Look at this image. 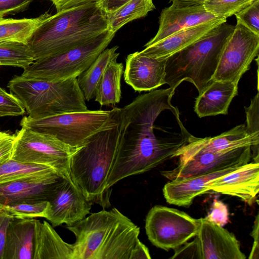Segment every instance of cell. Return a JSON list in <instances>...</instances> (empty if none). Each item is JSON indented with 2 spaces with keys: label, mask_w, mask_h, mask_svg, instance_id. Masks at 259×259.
<instances>
[{
  "label": "cell",
  "mask_w": 259,
  "mask_h": 259,
  "mask_svg": "<svg viewBox=\"0 0 259 259\" xmlns=\"http://www.w3.org/2000/svg\"><path fill=\"white\" fill-rule=\"evenodd\" d=\"M67 228L75 237L72 259H132L140 228L116 208L92 213Z\"/></svg>",
  "instance_id": "1"
},
{
  "label": "cell",
  "mask_w": 259,
  "mask_h": 259,
  "mask_svg": "<svg viewBox=\"0 0 259 259\" xmlns=\"http://www.w3.org/2000/svg\"><path fill=\"white\" fill-rule=\"evenodd\" d=\"M106 14L97 2L62 10L35 32L28 46L34 61L58 55L109 30Z\"/></svg>",
  "instance_id": "2"
},
{
  "label": "cell",
  "mask_w": 259,
  "mask_h": 259,
  "mask_svg": "<svg viewBox=\"0 0 259 259\" xmlns=\"http://www.w3.org/2000/svg\"><path fill=\"white\" fill-rule=\"evenodd\" d=\"M119 136V122L95 135L71 157V178L92 203L105 206L109 203L110 193L106 185L116 158Z\"/></svg>",
  "instance_id": "3"
},
{
  "label": "cell",
  "mask_w": 259,
  "mask_h": 259,
  "mask_svg": "<svg viewBox=\"0 0 259 259\" xmlns=\"http://www.w3.org/2000/svg\"><path fill=\"white\" fill-rule=\"evenodd\" d=\"M235 26L224 22L166 59L165 83L176 90L183 81L200 94L213 79L221 53Z\"/></svg>",
  "instance_id": "4"
},
{
  "label": "cell",
  "mask_w": 259,
  "mask_h": 259,
  "mask_svg": "<svg viewBox=\"0 0 259 259\" xmlns=\"http://www.w3.org/2000/svg\"><path fill=\"white\" fill-rule=\"evenodd\" d=\"M7 87L33 118L88 110L77 78L53 81L16 75Z\"/></svg>",
  "instance_id": "5"
},
{
  "label": "cell",
  "mask_w": 259,
  "mask_h": 259,
  "mask_svg": "<svg viewBox=\"0 0 259 259\" xmlns=\"http://www.w3.org/2000/svg\"><path fill=\"white\" fill-rule=\"evenodd\" d=\"M121 108L64 113L39 118L24 116L22 127L49 135L71 147L79 148L95 135L117 125Z\"/></svg>",
  "instance_id": "6"
},
{
  "label": "cell",
  "mask_w": 259,
  "mask_h": 259,
  "mask_svg": "<svg viewBox=\"0 0 259 259\" xmlns=\"http://www.w3.org/2000/svg\"><path fill=\"white\" fill-rule=\"evenodd\" d=\"M115 33L109 30L64 53L36 60L24 69L20 76L53 81L77 78L107 48Z\"/></svg>",
  "instance_id": "7"
},
{
  "label": "cell",
  "mask_w": 259,
  "mask_h": 259,
  "mask_svg": "<svg viewBox=\"0 0 259 259\" xmlns=\"http://www.w3.org/2000/svg\"><path fill=\"white\" fill-rule=\"evenodd\" d=\"M14 135L12 159L21 162L47 165L62 177L71 178L70 159L79 148L71 147L54 137L26 127H22Z\"/></svg>",
  "instance_id": "8"
},
{
  "label": "cell",
  "mask_w": 259,
  "mask_h": 259,
  "mask_svg": "<svg viewBox=\"0 0 259 259\" xmlns=\"http://www.w3.org/2000/svg\"><path fill=\"white\" fill-rule=\"evenodd\" d=\"M200 219L192 218L176 208L155 205L149 211L145 220L146 233L157 247L175 249L197 235Z\"/></svg>",
  "instance_id": "9"
},
{
  "label": "cell",
  "mask_w": 259,
  "mask_h": 259,
  "mask_svg": "<svg viewBox=\"0 0 259 259\" xmlns=\"http://www.w3.org/2000/svg\"><path fill=\"white\" fill-rule=\"evenodd\" d=\"M258 51L259 35L237 23L223 49L213 79L238 84Z\"/></svg>",
  "instance_id": "10"
},
{
  "label": "cell",
  "mask_w": 259,
  "mask_h": 259,
  "mask_svg": "<svg viewBox=\"0 0 259 259\" xmlns=\"http://www.w3.org/2000/svg\"><path fill=\"white\" fill-rule=\"evenodd\" d=\"M251 158L250 146L218 153H197L179 162L174 168L162 171L161 175L170 181L181 179L242 166L250 162Z\"/></svg>",
  "instance_id": "11"
},
{
  "label": "cell",
  "mask_w": 259,
  "mask_h": 259,
  "mask_svg": "<svg viewBox=\"0 0 259 259\" xmlns=\"http://www.w3.org/2000/svg\"><path fill=\"white\" fill-rule=\"evenodd\" d=\"M48 201L46 219L53 227L63 224L71 226L82 220L90 213L92 204L71 178H62Z\"/></svg>",
  "instance_id": "12"
},
{
  "label": "cell",
  "mask_w": 259,
  "mask_h": 259,
  "mask_svg": "<svg viewBox=\"0 0 259 259\" xmlns=\"http://www.w3.org/2000/svg\"><path fill=\"white\" fill-rule=\"evenodd\" d=\"M259 136L247 134L245 124H240L214 137L199 138L192 135L188 143L179 149L174 157L181 162L200 153H218L245 146H250L252 158L258 162Z\"/></svg>",
  "instance_id": "13"
},
{
  "label": "cell",
  "mask_w": 259,
  "mask_h": 259,
  "mask_svg": "<svg viewBox=\"0 0 259 259\" xmlns=\"http://www.w3.org/2000/svg\"><path fill=\"white\" fill-rule=\"evenodd\" d=\"M63 177L53 172L0 185V207L26 202L48 200Z\"/></svg>",
  "instance_id": "14"
},
{
  "label": "cell",
  "mask_w": 259,
  "mask_h": 259,
  "mask_svg": "<svg viewBox=\"0 0 259 259\" xmlns=\"http://www.w3.org/2000/svg\"><path fill=\"white\" fill-rule=\"evenodd\" d=\"M202 259H245L240 243L232 233L205 218H200L197 234Z\"/></svg>",
  "instance_id": "15"
},
{
  "label": "cell",
  "mask_w": 259,
  "mask_h": 259,
  "mask_svg": "<svg viewBox=\"0 0 259 259\" xmlns=\"http://www.w3.org/2000/svg\"><path fill=\"white\" fill-rule=\"evenodd\" d=\"M208 189L209 191L237 197L251 204L259 191V163L249 162L214 179Z\"/></svg>",
  "instance_id": "16"
},
{
  "label": "cell",
  "mask_w": 259,
  "mask_h": 259,
  "mask_svg": "<svg viewBox=\"0 0 259 259\" xmlns=\"http://www.w3.org/2000/svg\"><path fill=\"white\" fill-rule=\"evenodd\" d=\"M166 59H158L140 55L129 54L125 60L124 79L137 92H147L165 84Z\"/></svg>",
  "instance_id": "17"
},
{
  "label": "cell",
  "mask_w": 259,
  "mask_h": 259,
  "mask_svg": "<svg viewBox=\"0 0 259 259\" xmlns=\"http://www.w3.org/2000/svg\"><path fill=\"white\" fill-rule=\"evenodd\" d=\"M216 18L205 10L203 4L182 7L171 5L162 10L159 17L158 31L144 47L156 44L184 29Z\"/></svg>",
  "instance_id": "18"
},
{
  "label": "cell",
  "mask_w": 259,
  "mask_h": 259,
  "mask_svg": "<svg viewBox=\"0 0 259 259\" xmlns=\"http://www.w3.org/2000/svg\"><path fill=\"white\" fill-rule=\"evenodd\" d=\"M241 166H235L208 174L171 180L163 188L166 201L172 205L189 207L194 198L209 192V183Z\"/></svg>",
  "instance_id": "19"
},
{
  "label": "cell",
  "mask_w": 259,
  "mask_h": 259,
  "mask_svg": "<svg viewBox=\"0 0 259 259\" xmlns=\"http://www.w3.org/2000/svg\"><path fill=\"white\" fill-rule=\"evenodd\" d=\"M227 19L217 18L207 22L184 29L139 52L142 56L166 59L197 41Z\"/></svg>",
  "instance_id": "20"
},
{
  "label": "cell",
  "mask_w": 259,
  "mask_h": 259,
  "mask_svg": "<svg viewBox=\"0 0 259 259\" xmlns=\"http://www.w3.org/2000/svg\"><path fill=\"white\" fill-rule=\"evenodd\" d=\"M237 93V84L213 79L196 99L194 111L200 118L226 115L229 105Z\"/></svg>",
  "instance_id": "21"
},
{
  "label": "cell",
  "mask_w": 259,
  "mask_h": 259,
  "mask_svg": "<svg viewBox=\"0 0 259 259\" xmlns=\"http://www.w3.org/2000/svg\"><path fill=\"white\" fill-rule=\"evenodd\" d=\"M35 219H12L7 231L3 259H33Z\"/></svg>",
  "instance_id": "22"
},
{
  "label": "cell",
  "mask_w": 259,
  "mask_h": 259,
  "mask_svg": "<svg viewBox=\"0 0 259 259\" xmlns=\"http://www.w3.org/2000/svg\"><path fill=\"white\" fill-rule=\"evenodd\" d=\"M73 244L65 242L47 222L35 219L33 259H72Z\"/></svg>",
  "instance_id": "23"
},
{
  "label": "cell",
  "mask_w": 259,
  "mask_h": 259,
  "mask_svg": "<svg viewBox=\"0 0 259 259\" xmlns=\"http://www.w3.org/2000/svg\"><path fill=\"white\" fill-rule=\"evenodd\" d=\"M52 15L46 12L30 18L0 17V42H14L28 45L37 29Z\"/></svg>",
  "instance_id": "24"
},
{
  "label": "cell",
  "mask_w": 259,
  "mask_h": 259,
  "mask_svg": "<svg viewBox=\"0 0 259 259\" xmlns=\"http://www.w3.org/2000/svg\"><path fill=\"white\" fill-rule=\"evenodd\" d=\"M117 59L109 62L97 85L94 98L101 106L115 105L120 101L123 66Z\"/></svg>",
  "instance_id": "25"
},
{
  "label": "cell",
  "mask_w": 259,
  "mask_h": 259,
  "mask_svg": "<svg viewBox=\"0 0 259 259\" xmlns=\"http://www.w3.org/2000/svg\"><path fill=\"white\" fill-rule=\"evenodd\" d=\"M118 47L106 48L97 57L88 68L80 74L77 80L85 100L89 101L95 97L98 82L109 62L117 58Z\"/></svg>",
  "instance_id": "26"
},
{
  "label": "cell",
  "mask_w": 259,
  "mask_h": 259,
  "mask_svg": "<svg viewBox=\"0 0 259 259\" xmlns=\"http://www.w3.org/2000/svg\"><path fill=\"white\" fill-rule=\"evenodd\" d=\"M154 9L152 0H130L113 13L106 14L109 29L116 33L127 23L146 16Z\"/></svg>",
  "instance_id": "27"
},
{
  "label": "cell",
  "mask_w": 259,
  "mask_h": 259,
  "mask_svg": "<svg viewBox=\"0 0 259 259\" xmlns=\"http://www.w3.org/2000/svg\"><path fill=\"white\" fill-rule=\"evenodd\" d=\"M53 172L58 174L47 165L21 162L10 158L0 165V185Z\"/></svg>",
  "instance_id": "28"
},
{
  "label": "cell",
  "mask_w": 259,
  "mask_h": 259,
  "mask_svg": "<svg viewBox=\"0 0 259 259\" xmlns=\"http://www.w3.org/2000/svg\"><path fill=\"white\" fill-rule=\"evenodd\" d=\"M33 52L28 45L0 42V66L26 68L34 62Z\"/></svg>",
  "instance_id": "29"
},
{
  "label": "cell",
  "mask_w": 259,
  "mask_h": 259,
  "mask_svg": "<svg viewBox=\"0 0 259 259\" xmlns=\"http://www.w3.org/2000/svg\"><path fill=\"white\" fill-rule=\"evenodd\" d=\"M49 207L48 200H44L7 205L3 209L13 219L46 218Z\"/></svg>",
  "instance_id": "30"
},
{
  "label": "cell",
  "mask_w": 259,
  "mask_h": 259,
  "mask_svg": "<svg viewBox=\"0 0 259 259\" xmlns=\"http://www.w3.org/2000/svg\"><path fill=\"white\" fill-rule=\"evenodd\" d=\"M254 0H208L203 3L205 10L216 18L226 19L239 12Z\"/></svg>",
  "instance_id": "31"
},
{
  "label": "cell",
  "mask_w": 259,
  "mask_h": 259,
  "mask_svg": "<svg viewBox=\"0 0 259 259\" xmlns=\"http://www.w3.org/2000/svg\"><path fill=\"white\" fill-rule=\"evenodd\" d=\"M235 16L237 23L259 35V0H254Z\"/></svg>",
  "instance_id": "32"
},
{
  "label": "cell",
  "mask_w": 259,
  "mask_h": 259,
  "mask_svg": "<svg viewBox=\"0 0 259 259\" xmlns=\"http://www.w3.org/2000/svg\"><path fill=\"white\" fill-rule=\"evenodd\" d=\"M25 109L18 98L0 87V117L24 115Z\"/></svg>",
  "instance_id": "33"
},
{
  "label": "cell",
  "mask_w": 259,
  "mask_h": 259,
  "mask_svg": "<svg viewBox=\"0 0 259 259\" xmlns=\"http://www.w3.org/2000/svg\"><path fill=\"white\" fill-rule=\"evenodd\" d=\"M259 94L258 93L251 100L250 105L245 107L246 117V131L250 135L259 136Z\"/></svg>",
  "instance_id": "34"
},
{
  "label": "cell",
  "mask_w": 259,
  "mask_h": 259,
  "mask_svg": "<svg viewBox=\"0 0 259 259\" xmlns=\"http://www.w3.org/2000/svg\"><path fill=\"white\" fill-rule=\"evenodd\" d=\"M174 250V254L170 258L202 259L200 243L197 235L193 240L186 242Z\"/></svg>",
  "instance_id": "35"
},
{
  "label": "cell",
  "mask_w": 259,
  "mask_h": 259,
  "mask_svg": "<svg viewBox=\"0 0 259 259\" xmlns=\"http://www.w3.org/2000/svg\"><path fill=\"white\" fill-rule=\"evenodd\" d=\"M33 0H0V17L15 15L28 9Z\"/></svg>",
  "instance_id": "36"
},
{
  "label": "cell",
  "mask_w": 259,
  "mask_h": 259,
  "mask_svg": "<svg viewBox=\"0 0 259 259\" xmlns=\"http://www.w3.org/2000/svg\"><path fill=\"white\" fill-rule=\"evenodd\" d=\"M228 210L227 205L221 201L215 200L210 212L205 218L223 227L228 223Z\"/></svg>",
  "instance_id": "37"
},
{
  "label": "cell",
  "mask_w": 259,
  "mask_h": 259,
  "mask_svg": "<svg viewBox=\"0 0 259 259\" xmlns=\"http://www.w3.org/2000/svg\"><path fill=\"white\" fill-rule=\"evenodd\" d=\"M14 135L0 131V165L11 158Z\"/></svg>",
  "instance_id": "38"
},
{
  "label": "cell",
  "mask_w": 259,
  "mask_h": 259,
  "mask_svg": "<svg viewBox=\"0 0 259 259\" xmlns=\"http://www.w3.org/2000/svg\"><path fill=\"white\" fill-rule=\"evenodd\" d=\"M12 219L5 210L0 212V259H3L7 229Z\"/></svg>",
  "instance_id": "39"
},
{
  "label": "cell",
  "mask_w": 259,
  "mask_h": 259,
  "mask_svg": "<svg viewBox=\"0 0 259 259\" xmlns=\"http://www.w3.org/2000/svg\"><path fill=\"white\" fill-rule=\"evenodd\" d=\"M251 235L254 241L248 258H259V214L257 213L255 218Z\"/></svg>",
  "instance_id": "40"
},
{
  "label": "cell",
  "mask_w": 259,
  "mask_h": 259,
  "mask_svg": "<svg viewBox=\"0 0 259 259\" xmlns=\"http://www.w3.org/2000/svg\"><path fill=\"white\" fill-rule=\"evenodd\" d=\"M130 0H98L99 8L105 14L113 13Z\"/></svg>",
  "instance_id": "41"
},
{
  "label": "cell",
  "mask_w": 259,
  "mask_h": 259,
  "mask_svg": "<svg viewBox=\"0 0 259 259\" xmlns=\"http://www.w3.org/2000/svg\"><path fill=\"white\" fill-rule=\"evenodd\" d=\"M55 6L57 12L87 3L96 2L98 0H50Z\"/></svg>",
  "instance_id": "42"
},
{
  "label": "cell",
  "mask_w": 259,
  "mask_h": 259,
  "mask_svg": "<svg viewBox=\"0 0 259 259\" xmlns=\"http://www.w3.org/2000/svg\"><path fill=\"white\" fill-rule=\"evenodd\" d=\"M207 1L208 0H169L172 5L179 7L200 5Z\"/></svg>",
  "instance_id": "43"
},
{
  "label": "cell",
  "mask_w": 259,
  "mask_h": 259,
  "mask_svg": "<svg viewBox=\"0 0 259 259\" xmlns=\"http://www.w3.org/2000/svg\"><path fill=\"white\" fill-rule=\"evenodd\" d=\"M2 210H3V209H2L1 207H0V212H1V211H2Z\"/></svg>",
  "instance_id": "44"
}]
</instances>
